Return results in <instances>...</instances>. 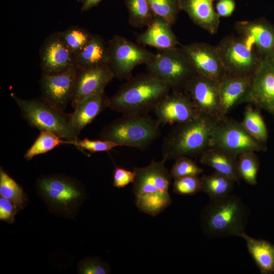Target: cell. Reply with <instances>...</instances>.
I'll list each match as a JSON object with an SVG mask.
<instances>
[{
    "label": "cell",
    "instance_id": "cell-1",
    "mask_svg": "<svg viewBox=\"0 0 274 274\" xmlns=\"http://www.w3.org/2000/svg\"><path fill=\"white\" fill-rule=\"evenodd\" d=\"M170 89L163 81L147 72L131 77L109 97V108L122 115H144L154 111Z\"/></svg>",
    "mask_w": 274,
    "mask_h": 274
},
{
    "label": "cell",
    "instance_id": "cell-2",
    "mask_svg": "<svg viewBox=\"0 0 274 274\" xmlns=\"http://www.w3.org/2000/svg\"><path fill=\"white\" fill-rule=\"evenodd\" d=\"M166 159H152L145 167H134L132 193L138 210L152 217L164 211L172 203L168 192L172 177L165 166Z\"/></svg>",
    "mask_w": 274,
    "mask_h": 274
},
{
    "label": "cell",
    "instance_id": "cell-3",
    "mask_svg": "<svg viewBox=\"0 0 274 274\" xmlns=\"http://www.w3.org/2000/svg\"><path fill=\"white\" fill-rule=\"evenodd\" d=\"M222 119L202 114L191 121L176 124L163 139V158L176 160L200 155L210 148L212 134Z\"/></svg>",
    "mask_w": 274,
    "mask_h": 274
},
{
    "label": "cell",
    "instance_id": "cell-4",
    "mask_svg": "<svg viewBox=\"0 0 274 274\" xmlns=\"http://www.w3.org/2000/svg\"><path fill=\"white\" fill-rule=\"evenodd\" d=\"M249 211L242 199L234 194L211 200L201 211L203 233L209 238L239 236L244 233Z\"/></svg>",
    "mask_w": 274,
    "mask_h": 274
},
{
    "label": "cell",
    "instance_id": "cell-5",
    "mask_svg": "<svg viewBox=\"0 0 274 274\" xmlns=\"http://www.w3.org/2000/svg\"><path fill=\"white\" fill-rule=\"evenodd\" d=\"M36 189L51 213L67 219H75L87 197L82 183L61 174L40 177L36 182Z\"/></svg>",
    "mask_w": 274,
    "mask_h": 274
},
{
    "label": "cell",
    "instance_id": "cell-6",
    "mask_svg": "<svg viewBox=\"0 0 274 274\" xmlns=\"http://www.w3.org/2000/svg\"><path fill=\"white\" fill-rule=\"evenodd\" d=\"M160 125L157 119L149 114L122 115L104 126L100 139L144 149L160 135Z\"/></svg>",
    "mask_w": 274,
    "mask_h": 274
},
{
    "label": "cell",
    "instance_id": "cell-7",
    "mask_svg": "<svg viewBox=\"0 0 274 274\" xmlns=\"http://www.w3.org/2000/svg\"><path fill=\"white\" fill-rule=\"evenodd\" d=\"M20 109L22 117L31 126L40 131H51L63 139L64 144L76 141L78 136L72 129L69 114L53 107L41 97L29 99L10 94Z\"/></svg>",
    "mask_w": 274,
    "mask_h": 274
},
{
    "label": "cell",
    "instance_id": "cell-8",
    "mask_svg": "<svg viewBox=\"0 0 274 274\" xmlns=\"http://www.w3.org/2000/svg\"><path fill=\"white\" fill-rule=\"evenodd\" d=\"M146 66L148 73L164 82L172 91H183L188 82L197 75L182 46L158 49L155 59Z\"/></svg>",
    "mask_w": 274,
    "mask_h": 274
},
{
    "label": "cell",
    "instance_id": "cell-9",
    "mask_svg": "<svg viewBox=\"0 0 274 274\" xmlns=\"http://www.w3.org/2000/svg\"><path fill=\"white\" fill-rule=\"evenodd\" d=\"M107 45V65L114 77L120 80H129L135 67L147 64L156 57V54L119 35L114 36Z\"/></svg>",
    "mask_w": 274,
    "mask_h": 274
},
{
    "label": "cell",
    "instance_id": "cell-10",
    "mask_svg": "<svg viewBox=\"0 0 274 274\" xmlns=\"http://www.w3.org/2000/svg\"><path fill=\"white\" fill-rule=\"evenodd\" d=\"M226 74L252 76L262 58L242 37L228 35L216 46Z\"/></svg>",
    "mask_w": 274,
    "mask_h": 274
},
{
    "label": "cell",
    "instance_id": "cell-11",
    "mask_svg": "<svg viewBox=\"0 0 274 274\" xmlns=\"http://www.w3.org/2000/svg\"><path fill=\"white\" fill-rule=\"evenodd\" d=\"M210 147L224 150L236 156L245 152L267 150L265 144L251 135L241 122L227 117L220 121L214 131Z\"/></svg>",
    "mask_w": 274,
    "mask_h": 274
},
{
    "label": "cell",
    "instance_id": "cell-12",
    "mask_svg": "<svg viewBox=\"0 0 274 274\" xmlns=\"http://www.w3.org/2000/svg\"><path fill=\"white\" fill-rule=\"evenodd\" d=\"M262 108L274 116V58L263 57L241 104Z\"/></svg>",
    "mask_w": 274,
    "mask_h": 274
},
{
    "label": "cell",
    "instance_id": "cell-13",
    "mask_svg": "<svg viewBox=\"0 0 274 274\" xmlns=\"http://www.w3.org/2000/svg\"><path fill=\"white\" fill-rule=\"evenodd\" d=\"M220 82L196 75L186 84L184 92L200 114L223 119L220 112Z\"/></svg>",
    "mask_w": 274,
    "mask_h": 274
},
{
    "label": "cell",
    "instance_id": "cell-14",
    "mask_svg": "<svg viewBox=\"0 0 274 274\" xmlns=\"http://www.w3.org/2000/svg\"><path fill=\"white\" fill-rule=\"evenodd\" d=\"M39 53L43 74L56 75L76 67V55L62 41L58 32L45 39Z\"/></svg>",
    "mask_w": 274,
    "mask_h": 274
},
{
    "label": "cell",
    "instance_id": "cell-15",
    "mask_svg": "<svg viewBox=\"0 0 274 274\" xmlns=\"http://www.w3.org/2000/svg\"><path fill=\"white\" fill-rule=\"evenodd\" d=\"M154 112L160 125L187 122L201 114L184 91L169 92L159 102Z\"/></svg>",
    "mask_w": 274,
    "mask_h": 274
},
{
    "label": "cell",
    "instance_id": "cell-16",
    "mask_svg": "<svg viewBox=\"0 0 274 274\" xmlns=\"http://www.w3.org/2000/svg\"><path fill=\"white\" fill-rule=\"evenodd\" d=\"M77 72L75 67L56 75L42 74L39 81L41 97L53 107L64 111L72 100Z\"/></svg>",
    "mask_w": 274,
    "mask_h": 274
},
{
    "label": "cell",
    "instance_id": "cell-17",
    "mask_svg": "<svg viewBox=\"0 0 274 274\" xmlns=\"http://www.w3.org/2000/svg\"><path fill=\"white\" fill-rule=\"evenodd\" d=\"M182 47L197 75L220 81L226 74L216 46L194 42Z\"/></svg>",
    "mask_w": 274,
    "mask_h": 274
},
{
    "label": "cell",
    "instance_id": "cell-18",
    "mask_svg": "<svg viewBox=\"0 0 274 274\" xmlns=\"http://www.w3.org/2000/svg\"><path fill=\"white\" fill-rule=\"evenodd\" d=\"M234 28L262 58H274V25L264 18L236 21Z\"/></svg>",
    "mask_w": 274,
    "mask_h": 274
},
{
    "label": "cell",
    "instance_id": "cell-19",
    "mask_svg": "<svg viewBox=\"0 0 274 274\" xmlns=\"http://www.w3.org/2000/svg\"><path fill=\"white\" fill-rule=\"evenodd\" d=\"M115 78L108 65L89 69H78L75 80L71 105L74 109L85 98L104 92Z\"/></svg>",
    "mask_w": 274,
    "mask_h": 274
},
{
    "label": "cell",
    "instance_id": "cell-20",
    "mask_svg": "<svg viewBox=\"0 0 274 274\" xmlns=\"http://www.w3.org/2000/svg\"><path fill=\"white\" fill-rule=\"evenodd\" d=\"M109 106V97L102 92L81 101L69 114L70 123L79 135L82 130Z\"/></svg>",
    "mask_w": 274,
    "mask_h": 274
},
{
    "label": "cell",
    "instance_id": "cell-21",
    "mask_svg": "<svg viewBox=\"0 0 274 274\" xmlns=\"http://www.w3.org/2000/svg\"><path fill=\"white\" fill-rule=\"evenodd\" d=\"M252 76H238L226 74L220 82V112L222 117L241 100L248 91Z\"/></svg>",
    "mask_w": 274,
    "mask_h": 274
},
{
    "label": "cell",
    "instance_id": "cell-22",
    "mask_svg": "<svg viewBox=\"0 0 274 274\" xmlns=\"http://www.w3.org/2000/svg\"><path fill=\"white\" fill-rule=\"evenodd\" d=\"M171 27L162 18L154 15L146 30L138 35L136 41L139 45H148L158 49L178 46L179 42Z\"/></svg>",
    "mask_w": 274,
    "mask_h": 274
},
{
    "label": "cell",
    "instance_id": "cell-23",
    "mask_svg": "<svg viewBox=\"0 0 274 274\" xmlns=\"http://www.w3.org/2000/svg\"><path fill=\"white\" fill-rule=\"evenodd\" d=\"M181 10L184 11L192 22L212 35L215 34L220 24L212 0H179Z\"/></svg>",
    "mask_w": 274,
    "mask_h": 274
},
{
    "label": "cell",
    "instance_id": "cell-24",
    "mask_svg": "<svg viewBox=\"0 0 274 274\" xmlns=\"http://www.w3.org/2000/svg\"><path fill=\"white\" fill-rule=\"evenodd\" d=\"M237 158L238 156L226 151L210 147L200 155V161L239 183L241 178L237 170Z\"/></svg>",
    "mask_w": 274,
    "mask_h": 274
},
{
    "label": "cell",
    "instance_id": "cell-25",
    "mask_svg": "<svg viewBox=\"0 0 274 274\" xmlns=\"http://www.w3.org/2000/svg\"><path fill=\"white\" fill-rule=\"evenodd\" d=\"M108 45L102 37L93 35L88 44L76 56V67L89 69L107 65Z\"/></svg>",
    "mask_w": 274,
    "mask_h": 274
},
{
    "label": "cell",
    "instance_id": "cell-26",
    "mask_svg": "<svg viewBox=\"0 0 274 274\" xmlns=\"http://www.w3.org/2000/svg\"><path fill=\"white\" fill-rule=\"evenodd\" d=\"M246 243L249 253L263 274L274 273V245L252 237L244 232L241 236Z\"/></svg>",
    "mask_w": 274,
    "mask_h": 274
},
{
    "label": "cell",
    "instance_id": "cell-27",
    "mask_svg": "<svg viewBox=\"0 0 274 274\" xmlns=\"http://www.w3.org/2000/svg\"><path fill=\"white\" fill-rule=\"evenodd\" d=\"M201 191L211 200L224 197L232 192L235 182L228 177L217 172L200 177Z\"/></svg>",
    "mask_w": 274,
    "mask_h": 274
},
{
    "label": "cell",
    "instance_id": "cell-28",
    "mask_svg": "<svg viewBox=\"0 0 274 274\" xmlns=\"http://www.w3.org/2000/svg\"><path fill=\"white\" fill-rule=\"evenodd\" d=\"M0 195L14 203L20 210L25 208L28 202L23 188L4 170L0 167Z\"/></svg>",
    "mask_w": 274,
    "mask_h": 274
},
{
    "label": "cell",
    "instance_id": "cell-29",
    "mask_svg": "<svg viewBox=\"0 0 274 274\" xmlns=\"http://www.w3.org/2000/svg\"><path fill=\"white\" fill-rule=\"evenodd\" d=\"M241 123L251 135L259 142L265 144L268 138L265 123L259 111L250 104L245 108Z\"/></svg>",
    "mask_w": 274,
    "mask_h": 274
},
{
    "label": "cell",
    "instance_id": "cell-30",
    "mask_svg": "<svg viewBox=\"0 0 274 274\" xmlns=\"http://www.w3.org/2000/svg\"><path fill=\"white\" fill-rule=\"evenodd\" d=\"M128 12V23L132 27L147 26L152 20L154 14L147 0H124Z\"/></svg>",
    "mask_w": 274,
    "mask_h": 274
},
{
    "label": "cell",
    "instance_id": "cell-31",
    "mask_svg": "<svg viewBox=\"0 0 274 274\" xmlns=\"http://www.w3.org/2000/svg\"><path fill=\"white\" fill-rule=\"evenodd\" d=\"M58 34L66 46L76 56L88 44L93 35L88 30L72 26Z\"/></svg>",
    "mask_w": 274,
    "mask_h": 274
},
{
    "label": "cell",
    "instance_id": "cell-32",
    "mask_svg": "<svg viewBox=\"0 0 274 274\" xmlns=\"http://www.w3.org/2000/svg\"><path fill=\"white\" fill-rule=\"evenodd\" d=\"M259 161L255 152H248L238 156L237 170L241 179L251 185L257 184Z\"/></svg>",
    "mask_w": 274,
    "mask_h": 274
},
{
    "label": "cell",
    "instance_id": "cell-33",
    "mask_svg": "<svg viewBox=\"0 0 274 274\" xmlns=\"http://www.w3.org/2000/svg\"><path fill=\"white\" fill-rule=\"evenodd\" d=\"M60 137L49 131H42L31 146L24 155L25 159L30 160L35 156L44 154L62 144Z\"/></svg>",
    "mask_w": 274,
    "mask_h": 274
},
{
    "label": "cell",
    "instance_id": "cell-34",
    "mask_svg": "<svg viewBox=\"0 0 274 274\" xmlns=\"http://www.w3.org/2000/svg\"><path fill=\"white\" fill-rule=\"evenodd\" d=\"M154 15L164 19L172 26L181 11L179 0H147Z\"/></svg>",
    "mask_w": 274,
    "mask_h": 274
},
{
    "label": "cell",
    "instance_id": "cell-35",
    "mask_svg": "<svg viewBox=\"0 0 274 274\" xmlns=\"http://www.w3.org/2000/svg\"><path fill=\"white\" fill-rule=\"evenodd\" d=\"M203 172V169L188 156H181L175 160V162L169 173L174 179L190 176H198Z\"/></svg>",
    "mask_w": 274,
    "mask_h": 274
},
{
    "label": "cell",
    "instance_id": "cell-36",
    "mask_svg": "<svg viewBox=\"0 0 274 274\" xmlns=\"http://www.w3.org/2000/svg\"><path fill=\"white\" fill-rule=\"evenodd\" d=\"M173 192L181 195H194L201 191L200 178L186 176L174 179Z\"/></svg>",
    "mask_w": 274,
    "mask_h": 274
},
{
    "label": "cell",
    "instance_id": "cell-37",
    "mask_svg": "<svg viewBox=\"0 0 274 274\" xmlns=\"http://www.w3.org/2000/svg\"><path fill=\"white\" fill-rule=\"evenodd\" d=\"M80 151L87 150L94 153L99 152L109 151L113 148L119 146L117 144L108 140H90L85 138L83 140L78 139L76 141L71 143Z\"/></svg>",
    "mask_w": 274,
    "mask_h": 274
},
{
    "label": "cell",
    "instance_id": "cell-38",
    "mask_svg": "<svg viewBox=\"0 0 274 274\" xmlns=\"http://www.w3.org/2000/svg\"><path fill=\"white\" fill-rule=\"evenodd\" d=\"M77 270L82 274H107L111 272L109 264L96 257H86L80 261Z\"/></svg>",
    "mask_w": 274,
    "mask_h": 274
},
{
    "label": "cell",
    "instance_id": "cell-39",
    "mask_svg": "<svg viewBox=\"0 0 274 274\" xmlns=\"http://www.w3.org/2000/svg\"><path fill=\"white\" fill-rule=\"evenodd\" d=\"M135 179L134 171L116 166L113 175V185L117 188H122L130 183H133Z\"/></svg>",
    "mask_w": 274,
    "mask_h": 274
},
{
    "label": "cell",
    "instance_id": "cell-40",
    "mask_svg": "<svg viewBox=\"0 0 274 274\" xmlns=\"http://www.w3.org/2000/svg\"><path fill=\"white\" fill-rule=\"evenodd\" d=\"M20 209L11 201L1 197L0 198V220L9 224L15 221V216Z\"/></svg>",
    "mask_w": 274,
    "mask_h": 274
},
{
    "label": "cell",
    "instance_id": "cell-41",
    "mask_svg": "<svg viewBox=\"0 0 274 274\" xmlns=\"http://www.w3.org/2000/svg\"><path fill=\"white\" fill-rule=\"evenodd\" d=\"M235 8L234 0H219L216 5V12L220 17H227L232 15Z\"/></svg>",
    "mask_w": 274,
    "mask_h": 274
},
{
    "label": "cell",
    "instance_id": "cell-42",
    "mask_svg": "<svg viewBox=\"0 0 274 274\" xmlns=\"http://www.w3.org/2000/svg\"><path fill=\"white\" fill-rule=\"evenodd\" d=\"M102 0H80L82 3L81 11L85 12L97 6Z\"/></svg>",
    "mask_w": 274,
    "mask_h": 274
},
{
    "label": "cell",
    "instance_id": "cell-43",
    "mask_svg": "<svg viewBox=\"0 0 274 274\" xmlns=\"http://www.w3.org/2000/svg\"><path fill=\"white\" fill-rule=\"evenodd\" d=\"M212 1H219V0H212Z\"/></svg>",
    "mask_w": 274,
    "mask_h": 274
}]
</instances>
